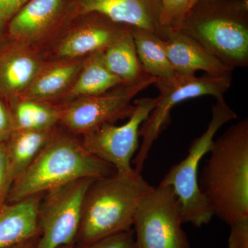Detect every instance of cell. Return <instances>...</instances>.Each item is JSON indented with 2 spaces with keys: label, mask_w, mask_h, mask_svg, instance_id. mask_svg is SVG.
<instances>
[{
  "label": "cell",
  "mask_w": 248,
  "mask_h": 248,
  "mask_svg": "<svg viewBox=\"0 0 248 248\" xmlns=\"http://www.w3.org/2000/svg\"><path fill=\"white\" fill-rule=\"evenodd\" d=\"M115 172L86 151L73 135L58 130L13 182L5 202L14 203L78 179H99Z\"/></svg>",
  "instance_id": "obj_2"
},
{
  "label": "cell",
  "mask_w": 248,
  "mask_h": 248,
  "mask_svg": "<svg viewBox=\"0 0 248 248\" xmlns=\"http://www.w3.org/2000/svg\"><path fill=\"white\" fill-rule=\"evenodd\" d=\"M58 248H74V244L65 245V246H62Z\"/></svg>",
  "instance_id": "obj_30"
},
{
  "label": "cell",
  "mask_w": 248,
  "mask_h": 248,
  "mask_svg": "<svg viewBox=\"0 0 248 248\" xmlns=\"http://www.w3.org/2000/svg\"><path fill=\"white\" fill-rule=\"evenodd\" d=\"M78 248H138L133 228L88 244Z\"/></svg>",
  "instance_id": "obj_24"
},
{
  "label": "cell",
  "mask_w": 248,
  "mask_h": 248,
  "mask_svg": "<svg viewBox=\"0 0 248 248\" xmlns=\"http://www.w3.org/2000/svg\"><path fill=\"white\" fill-rule=\"evenodd\" d=\"M228 248H248V219L231 225Z\"/></svg>",
  "instance_id": "obj_27"
},
{
  "label": "cell",
  "mask_w": 248,
  "mask_h": 248,
  "mask_svg": "<svg viewBox=\"0 0 248 248\" xmlns=\"http://www.w3.org/2000/svg\"><path fill=\"white\" fill-rule=\"evenodd\" d=\"M197 0H190V5L191 6H192V5L194 4V3H195L196 1H197Z\"/></svg>",
  "instance_id": "obj_31"
},
{
  "label": "cell",
  "mask_w": 248,
  "mask_h": 248,
  "mask_svg": "<svg viewBox=\"0 0 248 248\" xmlns=\"http://www.w3.org/2000/svg\"><path fill=\"white\" fill-rule=\"evenodd\" d=\"M14 130H45L55 128L60 122L62 106L19 99L10 102Z\"/></svg>",
  "instance_id": "obj_22"
},
{
  "label": "cell",
  "mask_w": 248,
  "mask_h": 248,
  "mask_svg": "<svg viewBox=\"0 0 248 248\" xmlns=\"http://www.w3.org/2000/svg\"><path fill=\"white\" fill-rule=\"evenodd\" d=\"M103 59L108 69L122 85L137 84L152 78L139 60L132 29L104 50Z\"/></svg>",
  "instance_id": "obj_18"
},
{
  "label": "cell",
  "mask_w": 248,
  "mask_h": 248,
  "mask_svg": "<svg viewBox=\"0 0 248 248\" xmlns=\"http://www.w3.org/2000/svg\"><path fill=\"white\" fill-rule=\"evenodd\" d=\"M152 78L139 84H121L99 95L77 98L62 106L59 124L73 135H83L107 124L129 118L133 110L131 101L139 93L154 84Z\"/></svg>",
  "instance_id": "obj_9"
},
{
  "label": "cell",
  "mask_w": 248,
  "mask_h": 248,
  "mask_svg": "<svg viewBox=\"0 0 248 248\" xmlns=\"http://www.w3.org/2000/svg\"><path fill=\"white\" fill-rule=\"evenodd\" d=\"M76 17L73 0H30L12 18L6 34L27 46L60 33Z\"/></svg>",
  "instance_id": "obj_12"
},
{
  "label": "cell",
  "mask_w": 248,
  "mask_h": 248,
  "mask_svg": "<svg viewBox=\"0 0 248 248\" xmlns=\"http://www.w3.org/2000/svg\"><path fill=\"white\" fill-rule=\"evenodd\" d=\"M139 60L145 71L156 79H172L177 75L168 58L164 42L154 32L132 27Z\"/></svg>",
  "instance_id": "obj_21"
},
{
  "label": "cell",
  "mask_w": 248,
  "mask_h": 248,
  "mask_svg": "<svg viewBox=\"0 0 248 248\" xmlns=\"http://www.w3.org/2000/svg\"><path fill=\"white\" fill-rule=\"evenodd\" d=\"M77 16L86 13L104 15L114 22L154 32L165 40L171 30L161 23L160 0H73Z\"/></svg>",
  "instance_id": "obj_13"
},
{
  "label": "cell",
  "mask_w": 248,
  "mask_h": 248,
  "mask_svg": "<svg viewBox=\"0 0 248 248\" xmlns=\"http://www.w3.org/2000/svg\"><path fill=\"white\" fill-rule=\"evenodd\" d=\"M157 97H143L134 102L133 110L124 125L107 124L83 135L81 143L86 151L107 163L121 174H131L135 153L140 148L141 124L156 106Z\"/></svg>",
  "instance_id": "obj_10"
},
{
  "label": "cell",
  "mask_w": 248,
  "mask_h": 248,
  "mask_svg": "<svg viewBox=\"0 0 248 248\" xmlns=\"http://www.w3.org/2000/svg\"><path fill=\"white\" fill-rule=\"evenodd\" d=\"M30 0H0V37L6 34L12 18Z\"/></svg>",
  "instance_id": "obj_25"
},
{
  "label": "cell",
  "mask_w": 248,
  "mask_h": 248,
  "mask_svg": "<svg viewBox=\"0 0 248 248\" xmlns=\"http://www.w3.org/2000/svg\"><path fill=\"white\" fill-rule=\"evenodd\" d=\"M58 131V128L55 127L45 130L13 132L6 141L10 179L12 184Z\"/></svg>",
  "instance_id": "obj_20"
},
{
  "label": "cell",
  "mask_w": 248,
  "mask_h": 248,
  "mask_svg": "<svg viewBox=\"0 0 248 248\" xmlns=\"http://www.w3.org/2000/svg\"><path fill=\"white\" fill-rule=\"evenodd\" d=\"M86 58L46 62L32 84L19 99H32L50 104L51 101L62 98L64 96L63 93L66 94L74 82Z\"/></svg>",
  "instance_id": "obj_17"
},
{
  "label": "cell",
  "mask_w": 248,
  "mask_h": 248,
  "mask_svg": "<svg viewBox=\"0 0 248 248\" xmlns=\"http://www.w3.org/2000/svg\"><path fill=\"white\" fill-rule=\"evenodd\" d=\"M131 29L98 13L80 14L60 32L63 38L55 47V57L58 61L87 58L106 50Z\"/></svg>",
  "instance_id": "obj_11"
},
{
  "label": "cell",
  "mask_w": 248,
  "mask_h": 248,
  "mask_svg": "<svg viewBox=\"0 0 248 248\" xmlns=\"http://www.w3.org/2000/svg\"><path fill=\"white\" fill-rule=\"evenodd\" d=\"M95 179H78L45 192L39 207L41 237L36 248H58L74 244L85 195Z\"/></svg>",
  "instance_id": "obj_8"
},
{
  "label": "cell",
  "mask_w": 248,
  "mask_h": 248,
  "mask_svg": "<svg viewBox=\"0 0 248 248\" xmlns=\"http://www.w3.org/2000/svg\"><path fill=\"white\" fill-rule=\"evenodd\" d=\"M12 183L9 176V161L6 142L0 143V205L6 202Z\"/></svg>",
  "instance_id": "obj_26"
},
{
  "label": "cell",
  "mask_w": 248,
  "mask_h": 248,
  "mask_svg": "<svg viewBox=\"0 0 248 248\" xmlns=\"http://www.w3.org/2000/svg\"><path fill=\"white\" fill-rule=\"evenodd\" d=\"M161 23L166 29L179 30L191 7L190 0H160Z\"/></svg>",
  "instance_id": "obj_23"
},
{
  "label": "cell",
  "mask_w": 248,
  "mask_h": 248,
  "mask_svg": "<svg viewBox=\"0 0 248 248\" xmlns=\"http://www.w3.org/2000/svg\"><path fill=\"white\" fill-rule=\"evenodd\" d=\"M232 76L216 77L176 75L172 79H156L155 86L159 90L157 102L140 129L141 144L132 161L135 171L141 173L153 143L171 122V110L179 103L187 99L213 96L223 98L230 89Z\"/></svg>",
  "instance_id": "obj_6"
},
{
  "label": "cell",
  "mask_w": 248,
  "mask_h": 248,
  "mask_svg": "<svg viewBox=\"0 0 248 248\" xmlns=\"http://www.w3.org/2000/svg\"><path fill=\"white\" fill-rule=\"evenodd\" d=\"M152 187L136 171L95 179L84 197L77 236L80 244L132 229L139 205Z\"/></svg>",
  "instance_id": "obj_3"
},
{
  "label": "cell",
  "mask_w": 248,
  "mask_h": 248,
  "mask_svg": "<svg viewBox=\"0 0 248 248\" xmlns=\"http://www.w3.org/2000/svg\"><path fill=\"white\" fill-rule=\"evenodd\" d=\"M44 194L0 205V248H11L32 239L40 232L39 207Z\"/></svg>",
  "instance_id": "obj_16"
},
{
  "label": "cell",
  "mask_w": 248,
  "mask_h": 248,
  "mask_svg": "<svg viewBox=\"0 0 248 248\" xmlns=\"http://www.w3.org/2000/svg\"><path fill=\"white\" fill-rule=\"evenodd\" d=\"M163 42L169 61L177 74L195 76L196 72L203 71L211 76H232V68L182 31L171 30Z\"/></svg>",
  "instance_id": "obj_14"
},
{
  "label": "cell",
  "mask_w": 248,
  "mask_h": 248,
  "mask_svg": "<svg viewBox=\"0 0 248 248\" xmlns=\"http://www.w3.org/2000/svg\"><path fill=\"white\" fill-rule=\"evenodd\" d=\"M179 31L233 70L248 66V0H197Z\"/></svg>",
  "instance_id": "obj_4"
},
{
  "label": "cell",
  "mask_w": 248,
  "mask_h": 248,
  "mask_svg": "<svg viewBox=\"0 0 248 248\" xmlns=\"http://www.w3.org/2000/svg\"><path fill=\"white\" fill-rule=\"evenodd\" d=\"M236 118L237 115L227 104L224 97L217 99L206 130L193 140L185 159L172 166L160 183L170 186L174 191L182 208L184 223H190L200 228L210 223L214 217L200 187L199 168L203 156L210 151L218 130Z\"/></svg>",
  "instance_id": "obj_5"
},
{
  "label": "cell",
  "mask_w": 248,
  "mask_h": 248,
  "mask_svg": "<svg viewBox=\"0 0 248 248\" xmlns=\"http://www.w3.org/2000/svg\"><path fill=\"white\" fill-rule=\"evenodd\" d=\"M14 131V122L11 111L0 99V143L7 141Z\"/></svg>",
  "instance_id": "obj_28"
},
{
  "label": "cell",
  "mask_w": 248,
  "mask_h": 248,
  "mask_svg": "<svg viewBox=\"0 0 248 248\" xmlns=\"http://www.w3.org/2000/svg\"><path fill=\"white\" fill-rule=\"evenodd\" d=\"M103 52L93 53L85 59L81 71L63 97L65 104L77 98L104 94L122 84L106 66Z\"/></svg>",
  "instance_id": "obj_19"
},
{
  "label": "cell",
  "mask_w": 248,
  "mask_h": 248,
  "mask_svg": "<svg viewBox=\"0 0 248 248\" xmlns=\"http://www.w3.org/2000/svg\"><path fill=\"white\" fill-rule=\"evenodd\" d=\"M40 55L19 46L0 56V93L10 102L22 97L45 66Z\"/></svg>",
  "instance_id": "obj_15"
},
{
  "label": "cell",
  "mask_w": 248,
  "mask_h": 248,
  "mask_svg": "<svg viewBox=\"0 0 248 248\" xmlns=\"http://www.w3.org/2000/svg\"><path fill=\"white\" fill-rule=\"evenodd\" d=\"M182 208L172 187L159 184L143 196L133 228L138 248H190Z\"/></svg>",
  "instance_id": "obj_7"
},
{
  "label": "cell",
  "mask_w": 248,
  "mask_h": 248,
  "mask_svg": "<svg viewBox=\"0 0 248 248\" xmlns=\"http://www.w3.org/2000/svg\"><path fill=\"white\" fill-rule=\"evenodd\" d=\"M199 184L214 216L228 225L248 219V120L214 140Z\"/></svg>",
  "instance_id": "obj_1"
},
{
  "label": "cell",
  "mask_w": 248,
  "mask_h": 248,
  "mask_svg": "<svg viewBox=\"0 0 248 248\" xmlns=\"http://www.w3.org/2000/svg\"><path fill=\"white\" fill-rule=\"evenodd\" d=\"M31 240L23 242L22 244H18L17 246H15L11 248H36V244H31Z\"/></svg>",
  "instance_id": "obj_29"
}]
</instances>
